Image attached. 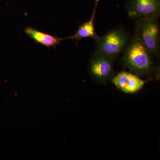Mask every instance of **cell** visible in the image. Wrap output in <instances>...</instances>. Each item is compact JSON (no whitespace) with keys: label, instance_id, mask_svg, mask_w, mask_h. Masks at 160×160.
Instances as JSON below:
<instances>
[{"label":"cell","instance_id":"1","mask_svg":"<svg viewBox=\"0 0 160 160\" xmlns=\"http://www.w3.org/2000/svg\"><path fill=\"white\" fill-rule=\"evenodd\" d=\"M151 54L136 35L125 52L122 58L123 63L138 76H146L153 71Z\"/></svg>","mask_w":160,"mask_h":160},{"label":"cell","instance_id":"2","mask_svg":"<svg viewBox=\"0 0 160 160\" xmlns=\"http://www.w3.org/2000/svg\"><path fill=\"white\" fill-rule=\"evenodd\" d=\"M127 33L122 29H115L99 40L97 53L113 59L122 51L128 40Z\"/></svg>","mask_w":160,"mask_h":160},{"label":"cell","instance_id":"3","mask_svg":"<svg viewBox=\"0 0 160 160\" xmlns=\"http://www.w3.org/2000/svg\"><path fill=\"white\" fill-rule=\"evenodd\" d=\"M138 37L148 51L158 55L159 48V28L155 19L139 20Z\"/></svg>","mask_w":160,"mask_h":160},{"label":"cell","instance_id":"4","mask_svg":"<svg viewBox=\"0 0 160 160\" xmlns=\"http://www.w3.org/2000/svg\"><path fill=\"white\" fill-rule=\"evenodd\" d=\"M160 11L159 0H131L128 9L129 16L138 20L156 19Z\"/></svg>","mask_w":160,"mask_h":160},{"label":"cell","instance_id":"5","mask_svg":"<svg viewBox=\"0 0 160 160\" xmlns=\"http://www.w3.org/2000/svg\"><path fill=\"white\" fill-rule=\"evenodd\" d=\"M89 68L91 74L95 78L101 82H106L113 73L112 59L97 53L92 58Z\"/></svg>","mask_w":160,"mask_h":160},{"label":"cell","instance_id":"6","mask_svg":"<svg viewBox=\"0 0 160 160\" xmlns=\"http://www.w3.org/2000/svg\"><path fill=\"white\" fill-rule=\"evenodd\" d=\"M112 82L123 92L134 93L143 88L146 81L141 79L136 75L122 71L115 76Z\"/></svg>","mask_w":160,"mask_h":160},{"label":"cell","instance_id":"7","mask_svg":"<svg viewBox=\"0 0 160 160\" xmlns=\"http://www.w3.org/2000/svg\"><path fill=\"white\" fill-rule=\"evenodd\" d=\"M24 32L29 38L34 41L35 42L41 44L48 48H55L57 46L60 45L61 41L64 40V39L38 31L31 26L26 27Z\"/></svg>","mask_w":160,"mask_h":160},{"label":"cell","instance_id":"8","mask_svg":"<svg viewBox=\"0 0 160 160\" xmlns=\"http://www.w3.org/2000/svg\"><path fill=\"white\" fill-rule=\"evenodd\" d=\"M97 5V3H96L94 11L92 15L90 20L88 22L84 23L82 26L79 27L77 31L73 35L64 39V40L72 39L78 41L82 38H90L94 39L96 41H98L99 40V38L97 35L96 32L95 30L94 24V20Z\"/></svg>","mask_w":160,"mask_h":160}]
</instances>
